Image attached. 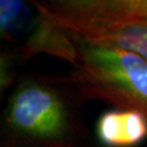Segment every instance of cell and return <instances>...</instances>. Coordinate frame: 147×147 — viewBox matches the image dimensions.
<instances>
[{
  "label": "cell",
  "instance_id": "277c9868",
  "mask_svg": "<svg viewBox=\"0 0 147 147\" xmlns=\"http://www.w3.org/2000/svg\"><path fill=\"white\" fill-rule=\"evenodd\" d=\"M38 10L48 20L81 40L136 53L147 60V19L145 18L127 14L68 16Z\"/></svg>",
  "mask_w": 147,
  "mask_h": 147
},
{
  "label": "cell",
  "instance_id": "52a82bcc",
  "mask_svg": "<svg viewBox=\"0 0 147 147\" xmlns=\"http://www.w3.org/2000/svg\"><path fill=\"white\" fill-rule=\"evenodd\" d=\"M124 14L147 19V0H113Z\"/></svg>",
  "mask_w": 147,
  "mask_h": 147
},
{
  "label": "cell",
  "instance_id": "8992f818",
  "mask_svg": "<svg viewBox=\"0 0 147 147\" xmlns=\"http://www.w3.org/2000/svg\"><path fill=\"white\" fill-rule=\"evenodd\" d=\"M38 9L68 16L124 14L113 0H31Z\"/></svg>",
  "mask_w": 147,
  "mask_h": 147
},
{
  "label": "cell",
  "instance_id": "3957f363",
  "mask_svg": "<svg viewBox=\"0 0 147 147\" xmlns=\"http://www.w3.org/2000/svg\"><path fill=\"white\" fill-rule=\"evenodd\" d=\"M0 31L20 59L48 53L73 64L78 56L75 38L48 20L31 0H0Z\"/></svg>",
  "mask_w": 147,
  "mask_h": 147
},
{
  "label": "cell",
  "instance_id": "ba28073f",
  "mask_svg": "<svg viewBox=\"0 0 147 147\" xmlns=\"http://www.w3.org/2000/svg\"><path fill=\"white\" fill-rule=\"evenodd\" d=\"M80 147H85V146H80Z\"/></svg>",
  "mask_w": 147,
  "mask_h": 147
},
{
  "label": "cell",
  "instance_id": "7a4b0ae2",
  "mask_svg": "<svg viewBox=\"0 0 147 147\" xmlns=\"http://www.w3.org/2000/svg\"><path fill=\"white\" fill-rule=\"evenodd\" d=\"M76 40L70 75L84 98L101 99L147 117V60L136 53Z\"/></svg>",
  "mask_w": 147,
  "mask_h": 147
},
{
  "label": "cell",
  "instance_id": "6da1fadb",
  "mask_svg": "<svg viewBox=\"0 0 147 147\" xmlns=\"http://www.w3.org/2000/svg\"><path fill=\"white\" fill-rule=\"evenodd\" d=\"M83 99L70 76L24 78L3 110L1 147L83 146Z\"/></svg>",
  "mask_w": 147,
  "mask_h": 147
},
{
  "label": "cell",
  "instance_id": "5b68a950",
  "mask_svg": "<svg viewBox=\"0 0 147 147\" xmlns=\"http://www.w3.org/2000/svg\"><path fill=\"white\" fill-rule=\"evenodd\" d=\"M96 133L100 142L108 147L136 146L147 138V117L119 108L107 111L99 117Z\"/></svg>",
  "mask_w": 147,
  "mask_h": 147
}]
</instances>
